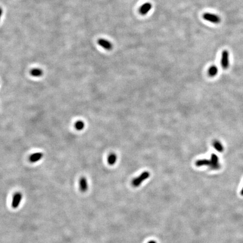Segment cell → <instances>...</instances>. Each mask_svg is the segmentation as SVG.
<instances>
[{"label":"cell","mask_w":243,"mask_h":243,"mask_svg":"<svg viewBox=\"0 0 243 243\" xmlns=\"http://www.w3.org/2000/svg\"><path fill=\"white\" fill-rule=\"evenodd\" d=\"M44 156V154L42 152H35L34 154L30 155L29 158V160L31 163H36L37 161H40Z\"/></svg>","instance_id":"52a82bcc"},{"label":"cell","mask_w":243,"mask_h":243,"mask_svg":"<svg viewBox=\"0 0 243 243\" xmlns=\"http://www.w3.org/2000/svg\"><path fill=\"white\" fill-rule=\"evenodd\" d=\"M2 15V10L0 8V19H1V17Z\"/></svg>","instance_id":"2e32d148"},{"label":"cell","mask_w":243,"mask_h":243,"mask_svg":"<svg viewBox=\"0 0 243 243\" xmlns=\"http://www.w3.org/2000/svg\"><path fill=\"white\" fill-rule=\"evenodd\" d=\"M97 44L101 48L106 50H111L113 48V45L112 43L107 39L100 38L97 41Z\"/></svg>","instance_id":"8992f818"},{"label":"cell","mask_w":243,"mask_h":243,"mask_svg":"<svg viewBox=\"0 0 243 243\" xmlns=\"http://www.w3.org/2000/svg\"><path fill=\"white\" fill-rule=\"evenodd\" d=\"M241 195L243 196V189L241 190Z\"/></svg>","instance_id":"ac0fdd59"},{"label":"cell","mask_w":243,"mask_h":243,"mask_svg":"<svg viewBox=\"0 0 243 243\" xmlns=\"http://www.w3.org/2000/svg\"><path fill=\"white\" fill-rule=\"evenodd\" d=\"M210 165L209 167L213 169H217L220 168V165L219 163V159L217 155L212 154L210 159Z\"/></svg>","instance_id":"277c9868"},{"label":"cell","mask_w":243,"mask_h":243,"mask_svg":"<svg viewBox=\"0 0 243 243\" xmlns=\"http://www.w3.org/2000/svg\"><path fill=\"white\" fill-rule=\"evenodd\" d=\"M117 160V156L114 153H112L109 154L108 156L107 161L109 165H114L116 163Z\"/></svg>","instance_id":"30bf717a"},{"label":"cell","mask_w":243,"mask_h":243,"mask_svg":"<svg viewBox=\"0 0 243 243\" xmlns=\"http://www.w3.org/2000/svg\"><path fill=\"white\" fill-rule=\"evenodd\" d=\"M22 198H23L22 194L20 192H17L14 194L13 198V200H12V204H11L12 207L14 209H17L18 208V207L19 206V205L21 203Z\"/></svg>","instance_id":"5b68a950"},{"label":"cell","mask_w":243,"mask_h":243,"mask_svg":"<svg viewBox=\"0 0 243 243\" xmlns=\"http://www.w3.org/2000/svg\"><path fill=\"white\" fill-rule=\"evenodd\" d=\"M221 64L224 69H227L229 66V53L226 50L223 51L222 54Z\"/></svg>","instance_id":"3957f363"},{"label":"cell","mask_w":243,"mask_h":243,"mask_svg":"<svg viewBox=\"0 0 243 243\" xmlns=\"http://www.w3.org/2000/svg\"><path fill=\"white\" fill-rule=\"evenodd\" d=\"M150 177V173L148 171H145L139 175L138 177L135 178L132 181V185L134 187H138L141 185L142 182L145 181Z\"/></svg>","instance_id":"6da1fadb"},{"label":"cell","mask_w":243,"mask_h":243,"mask_svg":"<svg viewBox=\"0 0 243 243\" xmlns=\"http://www.w3.org/2000/svg\"><path fill=\"white\" fill-rule=\"evenodd\" d=\"M148 243H156V242L155 241H154V240H151V241H149Z\"/></svg>","instance_id":"e0dca14e"},{"label":"cell","mask_w":243,"mask_h":243,"mask_svg":"<svg viewBox=\"0 0 243 243\" xmlns=\"http://www.w3.org/2000/svg\"><path fill=\"white\" fill-rule=\"evenodd\" d=\"M203 19L206 21L211 22L213 24H218L221 22L220 17L214 14L211 13H205L204 14Z\"/></svg>","instance_id":"7a4b0ae2"},{"label":"cell","mask_w":243,"mask_h":243,"mask_svg":"<svg viewBox=\"0 0 243 243\" xmlns=\"http://www.w3.org/2000/svg\"><path fill=\"white\" fill-rule=\"evenodd\" d=\"M218 72V69L216 66L212 65L208 69V74L211 77H214L217 75Z\"/></svg>","instance_id":"4fadbf2b"},{"label":"cell","mask_w":243,"mask_h":243,"mask_svg":"<svg viewBox=\"0 0 243 243\" xmlns=\"http://www.w3.org/2000/svg\"><path fill=\"white\" fill-rule=\"evenodd\" d=\"M152 8V5L150 2H146L141 6L140 9V13L142 15H146L148 13Z\"/></svg>","instance_id":"ba28073f"},{"label":"cell","mask_w":243,"mask_h":243,"mask_svg":"<svg viewBox=\"0 0 243 243\" xmlns=\"http://www.w3.org/2000/svg\"><path fill=\"white\" fill-rule=\"evenodd\" d=\"M79 188L80 190L82 192H85L88 190V183L87 179L85 177H82L79 180Z\"/></svg>","instance_id":"9c48e42d"},{"label":"cell","mask_w":243,"mask_h":243,"mask_svg":"<svg viewBox=\"0 0 243 243\" xmlns=\"http://www.w3.org/2000/svg\"><path fill=\"white\" fill-rule=\"evenodd\" d=\"M196 165L197 167H201V166H209L210 165V161L206 159H200L196 161Z\"/></svg>","instance_id":"8fae6325"},{"label":"cell","mask_w":243,"mask_h":243,"mask_svg":"<svg viewBox=\"0 0 243 243\" xmlns=\"http://www.w3.org/2000/svg\"><path fill=\"white\" fill-rule=\"evenodd\" d=\"M85 123L82 121H78L75 123L74 127L77 130L81 131L85 128Z\"/></svg>","instance_id":"9a60e30c"},{"label":"cell","mask_w":243,"mask_h":243,"mask_svg":"<svg viewBox=\"0 0 243 243\" xmlns=\"http://www.w3.org/2000/svg\"><path fill=\"white\" fill-rule=\"evenodd\" d=\"M30 73L33 77H39L40 76L42 75L43 71H42V70L39 69V68H35V69H33L30 70Z\"/></svg>","instance_id":"7c38bea8"},{"label":"cell","mask_w":243,"mask_h":243,"mask_svg":"<svg viewBox=\"0 0 243 243\" xmlns=\"http://www.w3.org/2000/svg\"><path fill=\"white\" fill-rule=\"evenodd\" d=\"M214 149L219 152H222L223 150V146L221 143L219 141H214L213 143Z\"/></svg>","instance_id":"5bb4252c"}]
</instances>
